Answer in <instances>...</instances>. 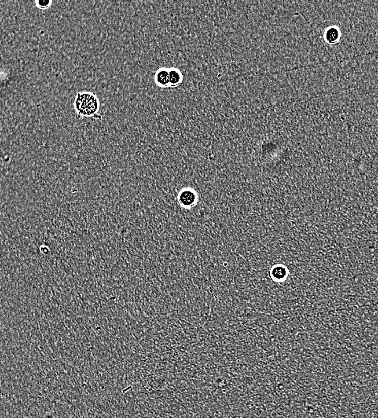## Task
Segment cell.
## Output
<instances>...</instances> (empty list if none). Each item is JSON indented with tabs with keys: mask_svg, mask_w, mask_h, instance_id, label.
<instances>
[{
	"mask_svg": "<svg viewBox=\"0 0 378 418\" xmlns=\"http://www.w3.org/2000/svg\"><path fill=\"white\" fill-rule=\"evenodd\" d=\"M179 203L184 208H192L197 203L198 196L195 190L186 188L181 190L178 196Z\"/></svg>",
	"mask_w": 378,
	"mask_h": 418,
	"instance_id": "7a4b0ae2",
	"label": "cell"
},
{
	"mask_svg": "<svg viewBox=\"0 0 378 418\" xmlns=\"http://www.w3.org/2000/svg\"><path fill=\"white\" fill-rule=\"evenodd\" d=\"M154 81L157 86L161 89L170 88L169 84V68H160L155 72Z\"/></svg>",
	"mask_w": 378,
	"mask_h": 418,
	"instance_id": "3957f363",
	"label": "cell"
},
{
	"mask_svg": "<svg viewBox=\"0 0 378 418\" xmlns=\"http://www.w3.org/2000/svg\"><path fill=\"white\" fill-rule=\"evenodd\" d=\"M52 4H53V1H51V0H47V1H39V0H37V1H35L36 7L40 8L41 10L48 9V8L52 5Z\"/></svg>",
	"mask_w": 378,
	"mask_h": 418,
	"instance_id": "52a82bcc",
	"label": "cell"
},
{
	"mask_svg": "<svg viewBox=\"0 0 378 418\" xmlns=\"http://www.w3.org/2000/svg\"><path fill=\"white\" fill-rule=\"evenodd\" d=\"M287 271L283 265H276L271 269V276L273 280L277 282H282L287 277Z\"/></svg>",
	"mask_w": 378,
	"mask_h": 418,
	"instance_id": "5b68a950",
	"label": "cell"
},
{
	"mask_svg": "<svg viewBox=\"0 0 378 418\" xmlns=\"http://www.w3.org/2000/svg\"><path fill=\"white\" fill-rule=\"evenodd\" d=\"M339 38V31L336 27H330L329 29L326 31L325 39L329 44L337 42Z\"/></svg>",
	"mask_w": 378,
	"mask_h": 418,
	"instance_id": "8992f818",
	"label": "cell"
},
{
	"mask_svg": "<svg viewBox=\"0 0 378 418\" xmlns=\"http://www.w3.org/2000/svg\"><path fill=\"white\" fill-rule=\"evenodd\" d=\"M183 82V74L177 68H169V84L170 88L178 87Z\"/></svg>",
	"mask_w": 378,
	"mask_h": 418,
	"instance_id": "277c9868",
	"label": "cell"
},
{
	"mask_svg": "<svg viewBox=\"0 0 378 418\" xmlns=\"http://www.w3.org/2000/svg\"><path fill=\"white\" fill-rule=\"evenodd\" d=\"M74 109L78 118H95L101 119L98 115L100 101L97 95L91 92H78L76 94Z\"/></svg>",
	"mask_w": 378,
	"mask_h": 418,
	"instance_id": "6da1fadb",
	"label": "cell"
}]
</instances>
